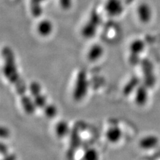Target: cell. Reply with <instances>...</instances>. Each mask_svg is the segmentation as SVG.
<instances>
[{"instance_id": "1", "label": "cell", "mask_w": 160, "mask_h": 160, "mask_svg": "<svg viewBox=\"0 0 160 160\" xmlns=\"http://www.w3.org/2000/svg\"><path fill=\"white\" fill-rule=\"evenodd\" d=\"M3 58V73L8 81L13 85L19 97L22 107L28 115H32L36 109L33 100L28 93V88L23 78L19 73L13 49L4 46L2 51Z\"/></svg>"}, {"instance_id": "2", "label": "cell", "mask_w": 160, "mask_h": 160, "mask_svg": "<svg viewBox=\"0 0 160 160\" xmlns=\"http://www.w3.org/2000/svg\"><path fill=\"white\" fill-rule=\"evenodd\" d=\"M29 92L36 108L43 110L45 115L48 118H53L57 116V108L48 102L47 98L42 93L41 86L38 82H33L30 83Z\"/></svg>"}, {"instance_id": "3", "label": "cell", "mask_w": 160, "mask_h": 160, "mask_svg": "<svg viewBox=\"0 0 160 160\" xmlns=\"http://www.w3.org/2000/svg\"><path fill=\"white\" fill-rule=\"evenodd\" d=\"M102 17L101 15L97 9L92 10L80 29L81 36L86 39L93 38L102 27Z\"/></svg>"}, {"instance_id": "4", "label": "cell", "mask_w": 160, "mask_h": 160, "mask_svg": "<svg viewBox=\"0 0 160 160\" xmlns=\"http://www.w3.org/2000/svg\"><path fill=\"white\" fill-rule=\"evenodd\" d=\"M89 87L87 73L84 70H80L75 82L73 90V98L77 102L81 101L88 93Z\"/></svg>"}, {"instance_id": "5", "label": "cell", "mask_w": 160, "mask_h": 160, "mask_svg": "<svg viewBox=\"0 0 160 160\" xmlns=\"http://www.w3.org/2000/svg\"><path fill=\"white\" fill-rule=\"evenodd\" d=\"M124 10L122 0H106L103 3V11L110 18H116L122 16Z\"/></svg>"}, {"instance_id": "6", "label": "cell", "mask_w": 160, "mask_h": 160, "mask_svg": "<svg viewBox=\"0 0 160 160\" xmlns=\"http://www.w3.org/2000/svg\"><path fill=\"white\" fill-rule=\"evenodd\" d=\"M145 49V43L142 39H136L129 45V61L133 66H136L139 62V55Z\"/></svg>"}, {"instance_id": "7", "label": "cell", "mask_w": 160, "mask_h": 160, "mask_svg": "<svg viewBox=\"0 0 160 160\" xmlns=\"http://www.w3.org/2000/svg\"><path fill=\"white\" fill-rule=\"evenodd\" d=\"M54 28L53 22L48 18H39L36 26V32L42 38H48L52 36Z\"/></svg>"}, {"instance_id": "8", "label": "cell", "mask_w": 160, "mask_h": 160, "mask_svg": "<svg viewBox=\"0 0 160 160\" xmlns=\"http://www.w3.org/2000/svg\"><path fill=\"white\" fill-rule=\"evenodd\" d=\"M136 15L140 22L143 24L148 23L153 16L152 8L147 3H139L136 8Z\"/></svg>"}, {"instance_id": "9", "label": "cell", "mask_w": 160, "mask_h": 160, "mask_svg": "<svg viewBox=\"0 0 160 160\" xmlns=\"http://www.w3.org/2000/svg\"><path fill=\"white\" fill-rule=\"evenodd\" d=\"M142 68L143 73L144 84L148 88L152 87L155 82L156 78L153 73V66L152 63L148 59H144L141 62Z\"/></svg>"}, {"instance_id": "10", "label": "cell", "mask_w": 160, "mask_h": 160, "mask_svg": "<svg viewBox=\"0 0 160 160\" xmlns=\"http://www.w3.org/2000/svg\"><path fill=\"white\" fill-rule=\"evenodd\" d=\"M48 0H29V9L32 17L41 18L43 13V4Z\"/></svg>"}, {"instance_id": "11", "label": "cell", "mask_w": 160, "mask_h": 160, "mask_svg": "<svg viewBox=\"0 0 160 160\" xmlns=\"http://www.w3.org/2000/svg\"><path fill=\"white\" fill-rule=\"evenodd\" d=\"M104 54V48L99 43L92 45L88 51L87 58L89 61L95 62L102 58Z\"/></svg>"}, {"instance_id": "12", "label": "cell", "mask_w": 160, "mask_h": 160, "mask_svg": "<svg viewBox=\"0 0 160 160\" xmlns=\"http://www.w3.org/2000/svg\"><path fill=\"white\" fill-rule=\"evenodd\" d=\"M123 136L122 130L117 125L110 126L106 132V137L110 143H116L121 140Z\"/></svg>"}, {"instance_id": "13", "label": "cell", "mask_w": 160, "mask_h": 160, "mask_svg": "<svg viewBox=\"0 0 160 160\" xmlns=\"http://www.w3.org/2000/svg\"><path fill=\"white\" fill-rule=\"evenodd\" d=\"M159 139L155 135H148L142 138L139 142V146L143 149L149 150L153 149L158 146Z\"/></svg>"}, {"instance_id": "14", "label": "cell", "mask_w": 160, "mask_h": 160, "mask_svg": "<svg viewBox=\"0 0 160 160\" xmlns=\"http://www.w3.org/2000/svg\"><path fill=\"white\" fill-rule=\"evenodd\" d=\"M148 88V87H147L144 83H140L136 90L135 100H136V103L139 106H143L148 102L149 96Z\"/></svg>"}, {"instance_id": "15", "label": "cell", "mask_w": 160, "mask_h": 160, "mask_svg": "<svg viewBox=\"0 0 160 160\" xmlns=\"http://www.w3.org/2000/svg\"><path fill=\"white\" fill-rule=\"evenodd\" d=\"M69 125L66 121L61 120V121L58 122L56 125L55 131H56V133L58 138H62L67 136L69 133Z\"/></svg>"}, {"instance_id": "16", "label": "cell", "mask_w": 160, "mask_h": 160, "mask_svg": "<svg viewBox=\"0 0 160 160\" xmlns=\"http://www.w3.org/2000/svg\"><path fill=\"white\" fill-rule=\"evenodd\" d=\"M140 84L139 79L136 76L132 78L126 84L123 88V93L125 95H129L132 92H136V89Z\"/></svg>"}, {"instance_id": "17", "label": "cell", "mask_w": 160, "mask_h": 160, "mask_svg": "<svg viewBox=\"0 0 160 160\" xmlns=\"http://www.w3.org/2000/svg\"><path fill=\"white\" fill-rule=\"evenodd\" d=\"M80 144L79 142V138L78 136V133H72V141L71 143H70V148H69V153L70 156L74 153V152H76L78 148L79 147ZM69 155L68 156H69Z\"/></svg>"}, {"instance_id": "18", "label": "cell", "mask_w": 160, "mask_h": 160, "mask_svg": "<svg viewBox=\"0 0 160 160\" xmlns=\"http://www.w3.org/2000/svg\"><path fill=\"white\" fill-rule=\"evenodd\" d=\"M83 160H99V153L96 149L89 148L86 150Z\"/></svg>"}, {"instance_id": "19", "label": "cell", "mask_w": 160, "mask_h": 160, "mask_svg": "<svg viewBox=\"0 0 160 160\" xmlns=\"http://www.w3.org/2000/svg\"><path fill=\"white\" fill-rule=\"evenodd\" d=\"M58 3L63 11L68 12L73 8L74 0H58Z\"/></svg>"}, {"instance_id": "20", "label": "cell", "mask_w": 160, "mask_h": 160, "mask_svg": "<svg viewBox=\"0 0 160 160\" xmlns=\"http://www.w3.org/2000/svg\"><path fill=\"white\" fill-rule=\"evenodd\" d=\"M0 153H1L2 156L9 153L8 148L6 144H5L3 143H1V146H0Z\"/></svg>"}, {"instance_id": "21", "label": "cell", "mask_w": 160, "mask_h": 160, "mask_svg": "<svg viewBox=\"0 0 160 160\" xmlns=\"http://www.w3.org/2000/svg\"><path fill=\"white\" fill-rule=\"evenodd\" d=\"M9 132L7 128L5 127H2L1 128V137L2 138H6L9 136Z\"/></svg>"}, {"instance_id": "22", "label": "cell", "mask_w": 160, "mask_h": 160, "mask_svg": "<svg viewBox=\"0 0 160 160\" xmlns=\"http://www.w3.org/2000/svg\"><path fill=\"white\" fill-rule=\"evenodd\" d=\"M3 159L2 160H16V156L13 153H7L3 156Z\"/></svg>"}]
</instances>
